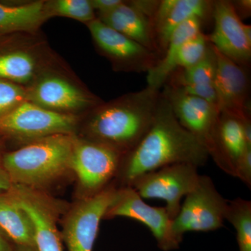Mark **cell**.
Segmentation results:
<instances>
[{
	"instance_id": "6da1fadb",
	"label": "cell",
	"mask_w": 251,
	"mask_h": 251,
	"mask_svg": "<svg viewBox=\"0 0 251 251\" xmlns=\"http://www.w3.org/2000/svg\"><path fill=\"white\" fill-rule=\"evenodd\" d=\"M209 157L202 144L180 125L161 93L152 125L139 143L122 158L117 173L122 184L120 188L131 186L143 175L171 165L204 166Z\"/></svg>"
},
{
	"instance_id": "7a4b0ae2",
	"label": "cell",
	"mask_w": 251,
	"mask_h": 251,
	"mask_svg": "<svg viewBox=\"0 0 251 251\" xmlns=\"http://www.w3.org/2000/svg\"><path fill=\"white\" fill-rule=\"evenodd\" d=\"M161 91L147 86L97 110L89 123L93 141L125 155L139 143L152 125Z\"/></svg>"
},
{
	"instance_id": "3957f363",
	"label": "cell",
	"mask_w": 251,
	"mask_h": 251,
	"mask_svg": "<svg viewBox=\"0 0 251 251\" xmlns=\"http://www.w3.org/2000/svg\"><path fill=\"white\" fill-rule=\"evenodd\" d=\"M74 141L69 133L38 138L19 150L6 153L1 163L13 184L35 188L69 169Z\"/></svg>"
},
{
	"instance_id": "277c9868",
	"label": "cell",
	"mask_w": 251,
	"mask_h": 251,
	"mask_svg": "<svg viewBox=\"0 0 251 251\" xmlns=\"http://www.w3.org/2000/svg\"><path fill=\"white\" fill-rule=\"evenodd\" d=\"M228 201L223 197L210 176L201 175L199 182L185 196L173 221V234L180 243L188 232H209L221 228L226 221Z\"/></svg>"
},
{
	"instance_id": "5b68a950",
	"label": "cell",
	"mask_w": 251,
	"mask_h": 251,
	"mask_svg": "<svg viewBox=\"0 0 251 251\" xmlns=\"http://www.w3.org/2000/svg\"><path fill=\"white\" fill-rule=\"evenodd\" d=\"M163 87L161 93L171 105L180 125L202 144L218 166V127L221 115L219 109L179 89L167 85Z\"/></svg>"
},
{
	"instance_id": "8992f818",
	"label": "cell",
	"mask_w": 251,
	"mask_h": 251,
	"mask_svg": "<svg viewBox=\"0 0 251 251\" xmlns=\"http://www.w3.org/2000/svg\"><path fill=\"white\" fill-rule=\"evenodd\" d=\"M200 177L198 167L178 163L143 175L135 180L131 187L143 199L165 201V207L173 221L181 208V199L196 187Z\"/></svg>"
},
{
	"instance_id": "52a82bcc",
	"label": "cell",
	"mask_w": 251,
	"mask_h": 251,
	"mask_svg": "<svg viewBox=\"0 0 251 251\" xmlns=\"http://www.w3.org/2000/svg\"><path fill=\"white\" fill-rule=\"evenodd\" d=\"M124 156L104 144L75 140L69 168L75 172L81 186L92 196L109 187L107 185L117 176Z\"/></svg>"
},
{
	"instance_id": "ba28073f",
	"label": "cell",
	"mask_w": 251,
	"mask_h": 251,
	"mask_svg": "<svg viewBox=\"0 0 251 251\" xmlns=\"http://www.w3.org/2000/svg\"><path fill=\"white\" fill-rule=\"evenodd\" d=\"M117 216L130 218L145 225L151 231L161 250L171 251L179 249L181 243L173 234V220L166 207L150 206L131 186L117 188L115 199L104 218Z\"/></svg>"
},
{
	"instance_id": "9c48e42d",
	"label": "cell",
	"mask_w": 251,
	"mask_h": 251,
	"mask_svg": "<svg viewBox=\"0 0 251 251\" xmlns=\"http://www.w3.org/2000/svg\"><path fill=\"white\" fill-rule=\"evenodd\" d=\"M77 122L75 116L24 101L0 116V133L20 138H41L69 133Z\"/></svg>"
},
{
	"instance_id": "30bf717a",
	"label": "cell",
	"mask_w": 251,
	"mask_h": 251,
	"mask_svg": "<svg viewBox=\"0 0 251 251\" xmlns=\"http://www.w3.org/2000/svg\"><path fill=\"white\" fill-rule=\"evenodd\" d=\"M117 188L110 186L89 196L69 213L64 223L63 239L68 251H92L99 225L113 202Z\"/></svg>"
},
{
	"instance_id": "8fae6325",
	"label": "cell",
	"mask_w": 251,
	"mask_h": 251,
	"mask_svg": "<svg viewBox=\"0 0 251 251\" xmlns=\"http://www.w3.org/2000/svg\"><path fill=\"white\" fill-rule=\"evenodd\" d=\"M213 49L216 58L214 86L220 112L236 117L243 126L251 125L250 81L247 68L236 64L214 46Z\"/></svg>"
},
{
	"instance_id": "7c38bea8",
	"label": "cell",
	"mask_w": 251,
	"mask_h": 251,
	"mask_svg": "<svg viewBox=\"0 0 251 251\" xmlns=\"http://www.w3.org/2000/svg\"><path fill=\"white\" fill-rule=\"evenodd\" d=\"M27 213L33 225L37 251H63L56 227L57 209L49 198L35 188L13 184L6 192Z\"/></svg>"
},
{
	"instance_id": "4fadbf2b",
	"label": "cell",
	"mask_w": 251,
	"mask_h": 251,
	"mask_svg": "<svg viewBox=\"0 0 251 251\" xmlns=\"http://www.w3.org/2000/svg\"><path fill=\"white\" fill-rule=\"evenodd\" d=\"M88 25L94 41L103 53L126 70L148 73L161 59L156 52L112 29L100 20L95 19Z\"/></svg>"
},
{
	"instance_id": "5bb4252c",
	"label": "cell",
	"mask_w": 251,
	"mask_h": 251,
	"mask_svg": "<svg viewBox=\"0 0 251 251\" xmlns=\"http://www.w3.org/2000/svg\"><path fill=\"white\" fill-rule=\"evenodd\" d=\"M212 17L214 28L208 35L209 42L221 54L245 68L251 60V42L244 31V23L230 1H214Z\"/></svg>"
},
{
	"instance_id": "9a60e30c",
	"label": "cell",
	"mask_w": 251,
	"mask_h": 251,
	"mask_svg": "<svg viewBox=\"0 0 251 251\" xmlns=\"http://www.w3.org/2000/svg\"><path fill=\"white\" fill-rule=\"evenodd\" d=\"M99 20L159 55L151 21L129 3L124 1L111 12L100 15Z\"/></svg>"
},
{
	"instance_id": "2e32d148",
	"label": "cell",
	"mask_w": 251,
	"mask_h": 251,
	"mask_svg": "<svg viewBox=\"0 0 251 251\" xmlns=\"http://www.w3.org/2000/svg\"><path fill=\"white\" fill-rule=\"evenodd\" d=\"M217 142L219 153L218 167L235 177L238 163L247 148H251L247 144L241 122L236 117L221 113Z\"/></svg>"
},
{
	"instance_id": "e0dca14e",
	"label": "cell",
	"mask_w": 251,
	"mask_h": 251,
	"mask_svg": "<svg viewBox=\"0 0 251 251\" xmlns=\"http://www.w3.org/2000/svg\"><path fill=\"white\" fill-rule=\"evenodd\" d=\"M213 4L214 1L208 0H175L171 11L154 28L155 40L161 58L174 31L193 18H199L204 23L212 16Z\"/></svg>"
},
{
	"instance_id": "ac0fdd59",
	"label": "cell",
	"mask_w": 251,
	"mask_h": 251,
	"mask_svg": "<svg viewBox=\"0 0 251 251\" xmlns=\"http://www.w3.org/2000/svg\"><path fill=\"white\" fill-rule=\"evenodd\" d=\"M33 98L37 105L50 110H74L91 103L82 92L57 77H50L39 82L34 91Z\"/></svg>"
},
{
	"instance_id": "d6986e66",
	"label": "cell",
	"mask_w": 251,
	"mask_h": 251,
	"mask_svg": "<svg viewBox=\"0 0 251 251\" xmlns=\"http://www.w3.org/2000/svg\"><path fill=\"white\" fill-rule=\"evenodd\" d=\"M203 22L198 18L188 20L179 26L171 36L163 57L148 72V86L155 90H161L173 73V63L175 56L181 46L202 32Z\"/></svg>"
},
{
	"instance_id": "ffe728a7",
	"label": "cell",
	"mask_w": 251,
	"mask_h": 251,
	"mask_svg": "<svg viewBox=\"0 0 251 251\" xmlns=\"http://www.w3.org/2000/svg\"><path fill=\"white\" fill-rule=\"evenodd\" d=\"M0 229L16 244L35 248L30 218L7 193H0Z\"/></svg>"
},
{
	"instance_id": "44dd1931",
	"label": "cell",
	"mask_w": 251,
	"mask_h": 251,
	"mask_svg": "<svg viewBox=\"0 0 251 251\" xmlns=\"http://www.w3.org/2000/svg\"><path fill=\"white\" fill-rule=\"evenodd\" d=\"M46 17V9L41 1L16 6L0 4V32L32 30Z\"/></svg>"
},
{
	"instance_id": "7402d4cb",
	"label": "cell",
	"mask_w": 251,
	"mask_h": 251,
	"mask_svg": "<svg viewBox=\"0 0 251 251\" xmlns=\"http://www.w3.org/2000/svg\"><path fill=\"white\" fill-rule=\"evenodd\" d=\"M216 69V54L210 44L207 53L201 62L188 69L175 71L165 85L177 88L190 85H213Z\"/></svg>"
},
{
	"instance_id": "603a6c76",
	"label": "cell",
	"mask_w": 251,
	"mask_h": 251,
	"mask_svg": "<svg viewBox=\"0 0 251 251\" xmlns=\"http://www.w3.org/2000/svg\"><path fill=\"white\" fill-rule=\"evenodd\" d=\"M226 220L233 226L239 251H251V202L238 198L228 201Z\"/></svg>"
},
{
	"instance_id": "cb8c5ba5",
	"label": "cell",
	"mask_w": 251,
	"mask_h": 251,
	"mask_svg": "<svg viewBox=\"0 0 251 251\" xmlns=\"http://www.w3.org/2000/svg\"><path fill=\"white\" fill-rule=\"evenodd\" d=\"M34 62L25 52H15L0 55V78L26 82L34 75Z\"/></svg>"
},
{
	"instance_id": "d4e9b609",
	"label": "cell",
	"mask_w": 251,
	"mask_h": 251,
	"mask_svg": "<svg viewBox=\"0 0 251 251\" xmlns=\"http://www.w3.org/2000/svg\"><path fill=\"white\" fill-rule=\"evenodd\" d=\"M210 47L208 35L203 32L191 38L180 47L173 63V73L196 65L204 57ZM172 73V74H173Z\"/></svg>"
},
{
	"instance_id": "484cf974",
	"label": "cell",
	"mask_w": 251,
	"mask_h": 251,
	"mask_svg": "<svg viewBox=\"0 0 251 251\" xmlns=\"http://www.w3.org/2000/svg\"><path fill=\"white\" fill-rule=\"evenodd\" d=\"M52 9L56 14L88 24L96 19L91 1L87 0H58Z\"/></svg>"
},
{
	"instance_id": "4316f807",
	"label": "cell",
	"mask_w": 251,
	"mask_h": 251,
	"mask_svg": "<svg viewBox=\"0 0 251 251\" xmlns=\"http://www.w3.org/2000/svg\"><path fill=\"white\" fill-rule=\"evenodd\" d=\"M25 92L11 82L0 80V116L24 102Z\"/></svg>"
},
{
	"instance_id": "83f0119b",
	"label": "cell",
	"mask_w": 251,
	"mask_h": 251,
	"mask_svg": "<svg viewBox=\"0 0 251 251\" xmlns=\"http://www.w3.org/2000/svg\"><path fill=\"white\" fill-rule=\"evenodd\" d=\"M235 177L251 188V148H247L238 163Z\"/></svg>"
},
{
	"instance_id": "f1b7e54d",
	"label": "cell",
	"mask_w": 251,
	"mask_h": 251,
	"mask_svg": "<svg viewBox=\"0 0 251 251\" xmlns=\"http://www.w3.org/2000/svg\"><path fill=\"white\" fill-rule=\"evenodd\" d=\"M159 2L160 1L155 0H138L130 1L129 4L145 15L151 22Z\"/></svg>"
},
{
	"instance_id": "f546056e",
	"label": "cell",
	"mask_w": 251,
	"mask_h": 251,
	"mask_svg": "<svg viewBox=\"0 0 251 251\" xmlns=\"http://www.w3.org/2000/svg\"><path fill=\"white\" fill-rule=\"evenodd\" d=\"M90 1L94 10H98L100 15L111 12L124 2L122 0H92Z\"/></svg>"
},
{
	"instance_id": "4dcf8cb0",
	"label": "cell",
	"mask_w": 251,
	"mask_h": 251,
	"mask_svg": "<svg viewBox=\"0 0 251 251\" xmlns=\"http://www.w3.org/2000/svg\"><path fill=\"white\" fill-rule=\"evenodd\" d=\"M236 14L241 20L250 17L251 15V0H236L230 1Z\"/></svg>"
},
{
	"instance_id": "1f68e13d",
	"label": "cell",
	"mask_w": 251,
	"mask_h": 251,
	"mask_svg": "<svg viewBox=\"0 0 251 251\" xmlns=\"http://www.w3.org/2000/svg\"><path fill=\"white\" fill-rule=\"evenodd\" d=\"M11 186L12 183L2 166L1 160H0V193L7 192Z\"/></svg>"
},
{
	"instance_id": "d6a6232c",
	"label": "cell",
	"mask_w": 251,
	"mask_h": 251,
	"mask_svg": "<svg viewBox=\"0 0 251 251\" xmlns=\"http://www.w3.org/2000/svg\"><path fill=\"white\" fill-rule=\"evenodd\" d=\"M15 247L10 243L9 239L0 229V251H14Z\"/></svg>"
},
{
	"instance_id": "836d02e7",
	"label": "cell",
	"mask_w": 251,
	"mask_h": 251,
	"mask_svg": "<svg viewBox=\"0 0 251 251\" xmlns=\"http://www.w3.org/2000/svg\"><path fill=\"white\" fill-rule=\"evenodd\" d=\"M14 251H37L36 248L31 247H27V246H15Z\"/></svg>"
},
{
	"instance_id": "e575fe53",
	"label": "cell",
	"mask_w": 251,
	"mask_h": 251,
	"mask_svg": "<svg viewBox=\"0 0 251 251\" xmlns=\"http://www.w3.org/2000/svg\"><path fill=\"white\" fill-rule=\"evenodd\" d=\"M243 27H244V33H245L248 40L251 42V26L250 25L244 24V23Z\"/></svg>"
}]
</instances>
